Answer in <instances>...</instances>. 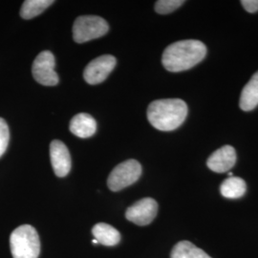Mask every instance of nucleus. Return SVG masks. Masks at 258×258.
Returning <instances> with one entry per match:
<instances>
[{"label":"nucleus","mask_w":258,"mask_h":258,"mask_svg":"<svg viewBox=\"0 0 258 258\" xmlns=\"http://www.w3.org/2000/svg\"><path fill=\"white\" fill-rule=\"evenodd\" d=\"M184 3L183 0H159L155 3V11L160 15H167L180 8Z\"/></svg>","instance_id":"nucleus-17"},{"label":"nucleus","mask_w":258,"mask_h":258,"mask_svg":"<svg viewBox=\"0 0 258 258\" xmlns=\"http://www.w3.org/2000/svg\"><path fill=\"white\" fill-rule=\"evenodd\" d=\"M236 163V152L231 146H225L214 151L208 159V167L216 172L224 173L231 169Z\"/></svg>","instance_id":"nucleus-10"},{"label":"nucleus","mask_w":258,"mask_h":258,"mask_svg":"<svg viewBox=\"0 0 258 258\" xmlns=\"http://www.w3.org/2000/svg\"><path fill=\"white\" fill-rule=\"evenodd\" d=\"M92 233L98 243L104 246H115L120 241V234L114 227L105 223H100L94 226Z\"/></svg>","instance_id":"nucleus-13"},{"label":"nucleus","mask_w":258,"mask_h":258,"mask_svg":"<svg viewBox=\"0 0 258 258\" xmlns=\"http://www.w3.org/2000/svg\"><path fill=\"white\" fill-rule=\"evenodd\" d=\"M11 252L14 258H37L40 252V240L37 230L30 225H22L10 236Z\"/></svg>","instance_id":"nucleus-3"},{"label":"nucleus","mask_w":258,"mask_h":258,"mask_svg":"<svg viewBox=\"0 0 258 258\" xmlns=\"http://www.w3.org/2000/svg\"><path fill=\"white\" fill-rule=\"evenodd\" d=\"M171 258H212L196 247L189 241H181L177 243L171 251Z\"/></svg>","instance_id":"nucleus-15"},{"label":"nucleus","mask_w":258,"mask_h":258,"mask_svg":"<svg viewBox=\"0 0 258 258\" xmlns=\"http://www.w3.org/2000/svg\"><path fill=\"white\" fill-rule=\"evenodd\" d=\"M247 190V184L245 181L239 177H229L226 179L220 186L221 194L228 199H237L242 197Z\"/></svg>","instance_id":"nucleus-14"},{"label":"nucleus","mask_w":258,"mask_h":258,"mask_svg":"<svg viewBox=\"0 0 258 258\" xmlns=\"http://www.w3.org/2000/svg\"><path fill=\"white\" fill-rule=\"evenodd\" d=\"M109 31L105 19L97 16H82L75 20L73 38L77 43H84L102 37Z\"/></svg>","instance_id":"nucleus-4"},{"label":"nucleus","mask_w":258,"mask_h":258,"mask_svg":"<svg viewBox=\"0 0 258 258\" xmlns=\"http://www.w3.org/2000/svg\"><path fill=\"white\" fill-rule=\"evenodd\" d=\"M117 60L115 56L110 55H101L93 59L85 67L83 78L89 84H99L106 80L115 68Z\"/></svg>","instance_id":"nucleus-7"},{"label":"nucleus","mask_w":258,"mask_h":258,"mask_svg":"<svg viewBox=\"0 0 258 258\" xmlns=\"http://www.w3.org/2000/svg\"><path fill=\"white\" fill-rule=\"evenodd\" d=\"M187 116V105L180 99H164L151 102L148 108V121L161 131L178 128Z\"/></svg>","instance_id":"nucleus-2"},{"label":"nucleus","mask_w":258,"mask_h":258,"mask_svg":"<svg viewBox=\"0 0 258 258\" xmlns=\"http://www.w3.org/2000/svg\"><path fill=\"white\" fill-rule=\"evenodd\" d=\"M240 108L244 111L253 110L258 105V71L251 77L243 88L239 102Z\"/></svg>","instance_id":"nucleus-12"},{"label":"nucleus","mask_w":258,"mask_h":258,"mask_svg":"<svg viewBox=\"0 0 258 258\" xmlns=\"http://www.w3.org/2000/svg\"><path fill=\"white\" fill-rule=\"evenodd\" d=\"M53 3V0H26L20 9V17L24 19H34L42 14Z\"/></svg>","instance_id":"nucleus-16"},{"label":"nucleus","mask_w":258,"mask_h":258,"mask_svg":"<svg viewBox=\"0 0 258 258\" xmlns=\"http://www.w3.org/2000/svg\"><path fill=\"white\" fill-rule=\"evenodd\" d=\"M70 131L79 138L92 137L97 131V121L87 113L77 114L70 121Z\"/></svg>","instance_id":"nucleus-11"},{"label":"nucleus","mask_w":258,"mask_h":258,"mask_svg":"<svg viewBox=\"0 0 258 258\" xmlns=\"http://www.w3.org/2000/svg\"><path fill=\"white\" fill-rule=\"evenodd\" d=\"M241 4L249 13H255L258 11V0H242Z\"/></svg>","instance_id":"nucleus-19"},{"label":"nucleus","mask_w":258,"mask_h":258,"mask_svg":"<svg viewBox=\"0 0 258 258\" xmlns=\"http://www.w3.org/2000/svg\"><path fill=\"white\" fill-rule=\"evenodd\" d=\"M141 175V164L136 160L130 159L120 163L111 171L107 185L112 191H119L136 183Z\"/></svg>","instance_id":"nucleus-5"},{"label":"nucleus","mask_w":258,"mask_h":258,"mask_svg":"<svg viewBox=\"0 0 258 258\" xmlns=\"http://www.w3.org/2000/svg\"><path fill=\"white\" fill-rule=\"evenodd\" d=\"M55 65V56L50 51L41 52L36 57L32 67L34 79L41 85L55 86L58 83Z\"/></svg>","instance_id":"nucleus-6"},{"label":"nucleus","mask_w":258,"mask_h":258,"mask_svg":"<svg viewBox=\"0 0 258 258\" xmlns=\"http://www.w3.org/2000/svg\"><path fill=\"white\" fill-rule=\"evenodd\" d=\"M50 158L55 175L65 177L71 170L72 161L67 147L61 141L54 140L50 145Z\"/></svg>","instance_id":"nucleus-9"},{"label":"nucleus","mask_w":258,"mask_h":258,"mask_svg":"<svg viewBox=\"0 0 258 258\" xmlns=\"http://www.w3.org/2000/svg\"><path fill=\"white\" fill-rule=\"evenodd\" d=\"M207 55L203 42L194 39L180 40L166 47L162 63L169 72H182L200 63Z\"/></svg>","instance_id":"nucleus-1"},{"label":"nucleus","mask_w":258,"mask_h":258,"mask_svg":"<svg viewBox=\"0 0 258 258\" xmlns=\"http://www.w3.org/2000/svg\"><path fill=\"white\" fill-rule=\"evenodd\" d=\"M9 141V126L4 119L0 118V157L6 152Z\"/></svg>","instance_id":"nucleus-18"},{"label":"nucleus","mask_w":258,"mask_h":258,"mask_svg":"<svg viewBox=\"0 0 258 258\" xmlns=\"http://www.w3.org/2000/svg\"><path fill=\"white\" fill-rule=\"evenodd\" d=\"M158 213V204L152 198H144L130 206L125 212L128 221L138 226H147L153 221Z\"/></svg>","instance_id":"nucleus-8"}]
</instances>
